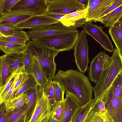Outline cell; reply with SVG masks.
<instances>
[{
    "label": "cell",
    "mask_w": 122,
    "mask_h": 122,
    "mask_svg": "<svg viewBox=\"0 0 122 122\" xmlns=\"http://www.w3.org/2000/svg\"><path fill=\"white\" fill-rule=\"evenodd\" d=\"M79 33L63 34L31 40L40 45L54 49L59 52L68 51L74 49Z\"/></svg>",
    "instance_id": "obj_4"
},
{
    "label": "cell",
    "mask_w": 122,
    "mask_h": 122,
    "mask_svg": "<svg viewBox=\"0 0 122 122\" xmlns=\"http://www.w3.org/2000/svg\"><path fill=\"white\" fill-rule=\"evenodd\" d=\"M65 106L61 122L71 121L72 116L76 110L81 106L76 99L70 94L66 93Z\"/></svg>",
    "instance_id": "obj_17"
},
{
    "label": "cell",
    "mask_w": 122,
    "mask_h": 122,
    "mask_svg": "<svg viewBox=\"0 0 122 122\" xmlns=\"http://www.w3.org/2000/svg\"><path fill=\"white\" fill-rule=\"evenodd\" d=\"M0 122H4L8 111L6 110L5 103L0 104Z\"/></svg>",
    "instance_id": "obj_42"
},
{
    "label": "cell",
    "mask_w": 122,
    "mask_h": 122,
    "mask_svg": "<svg viewBox=\"0 0 122 122\" xmlns=\"http://www.w3.org/2000/svg\"><path fill=\"white\" fill-rule=\"evenodd\" d=\"M20 0H0V15L11 11Z\"/></svg>",
    "instance_id": "obj_36"
},
{
    "label": "cell",
    "mask_w": 122,
    "mask_h": 122,
    "mask_svg": "<svg viewBox=\"0 0 122 122\" xmlns=\"http://www.w3.org/2000/svg\"><path fill=\"white\" fill-rule=\"evenodd\" d=\"M46 1L47 11L59 14L66 15L87 8L76 0H46Z\"/></svg>",
    "instance_id": "obj_8"
},
{
    "label": "cell",
    "mask_w": 122,
    "mask_h": 122,
    "mask_svg": "<svg viewBox=\"0 0 122 122\" xmlns=\"http://www.w3.org/2000/svg\"><path fill=\"white\" fill-rule=\"evenodd\" d=\"M65 106V100L55 103L51 111L52 117L59 122H61Z\"/></svg>",
    "instance_id": "obj_30"
},
{
    "label": "cell",
    "mask_w": 122,
    "mask_h": 122,
    "mask_svg": "<svg viewBox=\"0 0 122 122\" xmlns=\"http://www.w3.org/2000/svg\"><path fill=\"white\" fill-rule=\"evenodd\" d=\"M43 89L49 101L51 110L55 104L53 81L51 80L48 81L45 88Z\"/></svg>",
    "instance_id": "obj_35"
},
{
    "label": "cell",
    "mask_w": 122,
    "mask_h": 122,
    "mask_svg": "<svg viewBox=\"0 0 122 122\" xmlns=\"http://www.w3.org/2000/svg\"><path fill=\"white\" fill-rule=\"evenodd\" d=\"M33 15L29 12L11 10L0 15V25L14 28L17 25Z\"/></svg>",
    "instance_id": "obj_15"
},
{
    "label": "cell",
    "mask_w": 122,
    "mask_h": 122,
    "mask_svg": "<svg viewBox=\"0 0 122 122\" xmlns=\"http://www.w3.org/2000/svg\"><path fill=\"white\" fill-rule=\"evenodd\" d=\"M112 86L115 96L122 100V72L115 79Z\"/></svg>",
    "instance_id": "obj_33"
},
{
    "label": "cell",
    "mask_w": 122,
    "mask_h": 122,
    "mask_svg": "<svg viewBox=\"0 0 122 122\" xmlns=\"http://www.w3.org/2000/svg\"><path fill=\"white\" fill-rule=\"evenodd\" d=\"M38 85L34 76L31 75H27V77L21 88L15 94L14 98L24 93Z\"/></svg>",
    "instance_id": "obj_31"
},
{
    "label": "cell",
    "mask_w": 122,
    "mask_h": 122,
    "mask_svg": "<svg viewBox=\"0 0 122 122\" xmlns=\"http://www.w3.org/2000/svg\"><path fill=\"white\" fill-rule=\"evenodd\" d=\"M27 76V75L24 73L20 74L18 76L14 88L13 98L15 93L22 87L26 79Z\"/></svg>",
    "instance_id": "obj_38"
},
{
    "label": "cell",
    "mask_w": 122,
    "mask_h": 122,
    "mask_svg": "<svg viewBox=\"0 0 122 122\" xmlns=\"http://www.w3.org/2000/svg\"><path fill=\"white\" fill-rule=\"evenodd\" d=\"M43 15L58 20L65 15L49 11L46 12Z\"/></svg>",
    "instance_id": "obj_43"
},
{
    "label": "cell",
    "mask_w": 122,
    "mask_h": 122,
    "mask_svg": "<svg viewBox=\"0 0 122 122\" xmlns=\"http://www.w3.org/2000/svg\"><path fill=\"white\" fill-rule=\"evenodd\" d=\"M22 73L20 70L17 69L14 71L7 79L5 84L0 87V104L3 103L4 98L18 75Z\"/></svg>",
    "instance_id": "obj_27"
},
{
    "label": "cell",
    "mask_w": 122,
    "mask_h": 122,
    "mask_svg": "<svg viewBox=\"0 0 122 122\" xmlns=\"http://www.w3.org/2000/svg\"><path fill=\"white\" fill-rule=\"evenodd\" d=\"M26 115L25 114L22 116L15 122H26Z\"/></svg>",
    "instance_id": "obj_46"
},
{
    "label": "cell",
    "mask_w": 122,
    "mask_h": 122,
    "mask_svg": "<svg viewBox=\"0 0 122 122\" xmlns=\"http://www.w3.org/2000/svg\"><path fill=\"white\" fill-rule=\"evenodd\" d=\"M122 16V5L106 16L96 21L103 24L106 27H110L114 25Z\"/></svg>",
    "instance_id": "obj_22"
},
{
    "label": "cell",
    "mask_w": 122,
    "mask_h": 122,
    "mask_svg": "<svg viewBox=\"0 0 122 122\" xmlns=\"http://www.w3.org/2000/svg\"><path fill=\"white\" fill-rule=\"evenodd\" d=\"M94 99L77 109L72 116L71 122H84L88 113L95 103Z\"/></svg>",
    "instance_id": "obj_23"
},
{
    "label": "cell",
    "mask_w": 122,
    "mask_h": 122,
    "mask_svg": "<svg viewBox=\"0 0 122 122\" xmlns=\"http://www.w3.org/2000/svg\"><path fill=\"white\" fill-rule=\"evenodd\" d=\"M83 27L85 33L92 37L106 50L111 52L113 51L114 47L108 36L103 31V27L89 22L86 23Z\"/></svg>",
    "instance_id": "obj_10"
},
{
    "label": "cell",
    "mask_w": 122,
    "mask_h": 122,
    "mask_svg": "<svg viewBox=\"0 0 122 122\" xmlns=\"http://www.w3.org/2000/svg\"><path fill=\"white\" fill-rule=\"evenodd\" d=\"M24 54H7L8 64L11 73L17 69L24 67Z\"/></svg>",
    "instance_id": "obj_28"
},
{
    "label": "cell",
    "mask_w": 122,
    "mask_h": 122,
    "mask_svg": "<svg viewBox=\"0 0 122 122\" xmlns=\"http://www.w3.org/2000/svg\"><path fill=\"white\" fill-rule=\"evenodd\" d=\"M30 38L27 33L23 30H15L12 34L5 35L0 33V40L23 45H26Z\"/></svg>",
    "instance_id": "obj_19"
},
{
    "label": "cell",
    "mask_w": 122,
    "mask_h": 122,
    "mask_svg": "<svg viewBox=\"0 0 122 122\" xmlns=\"http://www.w3.org/2000/svg\"><path fill=\"white\" fill-rule=\"evenodd\" d=\"M28 12L33 15H43L47 11L46 0H20L11 10Z\"/></svg>",
    "instance_id": "obj_11"
},
{
    "label": "cell",
    "mask_w": 122,
    "mask_h": 122,
    "mask_svg": "<svg viewBox=\"0 0 122 122\" xmlns=\"http://www.w3.org/2000/svg\"><path fill=\"white\" fill-rule=\"evenodd\" d=\"M33 62V59L32 54L27 49L24 54V63L25 71L27 75H31Z\"/></svg>",
    "instance_id": "obj_34"
},
{
    "label": "cell",
    "mask_w": 122,
    "mask_h": 122,
    "mask_svg": "<svg viewBox=\"0 0 122 122\" xmlns=\"http://www.w3.org/2000/svg\"><path fill=\"white\" fill-rule=\"evenodd\" d=\"M108 32L122 56V26L117 22L109 28Z\"/></svg>",
    "instance_id": "obj_20"
},
{
    "label": "cell",
    "mask_w": 122,
    "mask_h": 122,
    "mask_svg": "<svg viewBox=\"0 0 122 122\" xmlns=\"http://www.w3.org/2000/svg\"><path fill=\"white\" fill-rule=\"evenodd\" d=\"M14 28L0 25V33L5 35H9L13 34L15 32Z\"/></svg>",
    "instance_id": "obj_41"
},
{
    "label": "cell",
    "mask_w": 122,
    "mask_h": 122,
    "mask_svg": "<svg viewBox=\"0 0 122 122\" xmlns=\"http://www.w3.org/2000/svg\"><path fill=\"white\" fill-rule=\"evenodd\" d=\"M86 34L83 29L79 32L74 53L77 66L80 72L84 73L87 69L89 62L88 46Z\"/></svg>",
    "instance_id": "obj_5"
},
{
    "label": "cell",
    "mask_w": 122,
    "mask_h": 122,
    "mask_svg": "<svg viewBox=\"0 0 122 122\" xmlns=\"http://www.w3.org/2000/svg\"><path fill=\"white\" fill-rule=\"evenodd\" d=\"M27 102L13 110L8 111L4 122H15L21 117L26 114L28 109Z\"/></svg>",
    "instance_id": "obj_26"
},
{
    "label": "cell",
    "mask_w": 122,
    "mask_h": 122,
    "mask_svg": "<svg viewBox=\"0 0 122 122\" xmlns=\"http://www.w3.org/2000/svg\"><path fill=\"white\" fill-rule=\"evenodd\" d=\"M27 33L31 40L37 38L79 32L76 28L66 26L60 22L40 28L30 29Z\"/></svg>",
    "instance_id": "obj_6"
},
{
    "label": "cell",
    "mask_w": 122,
    "mask_h": 122,
    "mask_svg": "<svg viewBox=\"0 0 122 122\" xmlns=\"http://www.w3.org/2000/svg\"><path fill=\"white\" fill-rule=\"evenodd\" d=\"M27 93H25L5 102L6 110L8 111L13 110L27 102Z\"/></svg>",
    "instance_id": "obj_29"
},
{
    "label": "cell",
    "mask_w": 122,
    "mask_h": 122,
    "mask_svg": "<svg viewBox=\"0 0 122 122\" xmlns=\"http://www.w3.org/2000/svg\"><path fill=\"white\" fill-rule=\"evenodd\" d=\"M68 122H71V121H69Z\"/></svg>",
    "instance_id": "obj_49"
},
{
    "label": "cell",
    "mask_w": 122,
    "mask_h": 122,
    "mask_svg": "<svg viewBox=\"0 0 122 122\" xmlns=\"http://www.w3.org/2000/svg\"><path fill=\"white\" fill-rule=\"evenodd\" d=\"M50 122H59L57 120L51 117V119Z\"/></svg>",
    "instance_id": "obj_48"
},
{
    "label": "cell",
    "mask_w": 122,
    "mask_h": 122,
    "mask_svg": "<svg viewBox=\"0 0 122 122\" xmlns=\"http://www.w3.org/2000/svg\"><path fill=\"white\" fill-rule=\"evenodd\" d=\"M0 49L5 54L24 53L27 49L26 44L23 45L0 40Z\"/></svg>",
    "instance_id": "obj_18"
},
{
    "label": "cell",
    "mask_w": 122,
    "mask_h": 122,
    "mask_svg": "<svg viewBox=\"0 0 122 122\" xmlns=\"http://www.w3.org/2000/svg\"><path fill=\"white\" fill-rule=\"evenodd\" d=\"M112 62L102 72L94 88L95 102L101 99L104 102L106 96L115 79L122 70V59L118 50L114 49L111 56Z\"/></svg>",
    "instance_id": "obj_2"
},
{
    "label": "cell",
    "mask_w": 122,
    "mask_h": 122,
    "mask_svg": "<svg viewBox=\"0 0 122 122\" xmlns=\"http://www.w3.org/2000/svg\"><path fill=\"white\" fill-rule=\"evenodd\" d=\"M53 81L55 104L56 103L63 100L65 99L64 94L65 90L58 82L54 80Z\"/></svg>",
    "instance_id": "obj_37"
},
{
    "label": "cell",
    "mask_w": 122,
    "mask_h": 122,
    "mask_svg": "<svg viewBox=\"0 0 122 122\" xmlns=\"http://www.w3.org/2000/svg\"><path fill=\"white\" fill-rule=\"evenodd\" d=\"M59 22L58 20L43 15H33L17 25L14 28L15 30L37 29Z\"/></svg>",
    "instance_id": "obj_13"
},
{
    "label": "cell",
    "mask_w": 122,
    "mask_h": 122,
    "mask_svg": "<svg viewBox=\"0 0 122 122\" xmlns=\"http://www.w3.org/2000/svg\"><path fill=\"white\" fill-rule=\"evenodd\" d=\"M9 68L7 54L0 56V87L5 83L7 79L11 74Z\"/></svg>",
    "instance_id": "obj_25"
},
{
    "label": "cell",
    "mask_w": 122,
    "mask_h": 122,
    "mask_svg": "<svg viewBox=\"0 0 122 122\" xmlns=\"http://www.w3.org/2000/svg\"><path fill=\"white\" fill-rule=\"evenodd\" d=\"M87 8L65 15L58 20L64 25L76 28L83 26L86 22Z\"/></svg>",
    "instance_id": "obj_16"
},
{
    "label": "cell",
    "mask_w": 122,
    "mask_h": 122,
    "mask_svg": "<svg viewBox=\"0 0 122 122\" xmlns=\"http://www.w3.org/2000/svg\"><path fill=\"white\" fill-rule=\"evenodd\" d=\"M38 85L25 92L27 93L28 95V106L26 115V122H28L30 119L37 103L38 98Z\"/></svg>",
    "instance_id": "obj_21"
},
{
    "label": "cell",
    "mask_w": 122,
    "mask_h": 122,
    "mask_svg": "<svg viewBox=\"0 0 122 122\" xmlns=\"http://www.w3.org/2000/svg\"><path fill=\"white\" fill-rule=\"evenodd\" d=\"M79 2L87 7L89 0H76Z\"/></svg>",
    "instance_id": "obj_45"
},
{
    "label": "cell",
    "mask_w": 122,
    "mask_h": 122,
    "mask_svg": "<svg viewBox=\"0 0 122 122\" xmlns=\"http://www.w3.org/2000/svg\"><path fill=\"white\" fill-rule=\"evenodd\" d=\"M112 62L111 56L104 52H99L91 63L89 76L91 81L96 84L103 71L110 66Z\"/></svg>",
    "instance_id": "obj_9"
},
{
    "label": "cell",
    "mask_w": 122,
    "mask_h": 122,
    "mask_svg": "<svg viewBox=\"0 0 122 122\" xmlns=\"http://www.w3.org/2000/svg\"></svg>",
    "instance_id": "obj_51"
},
{
    "label": "cell",
    "mask_w": 122,
    "mask_h": 122,
    "mask_svg": "<svg viewBox=\"0 0 122 122\" xmlns=\"http://www.w3.org/2000/svg\"><path fill=\"white\" fill-rule=\"evenodd\" d=\"M122 5V0H115V2L101 15L98 19L106 16Z\"/></svg>",
    "instance_id": "obj_40"
},
{
    "label": "cell",
    "mask_w": 122,
    "mask_h": 122,
    "mask_svg": "<svg viewBox=\"0 0 122 122\" xmlns=\"http://www.w3.org/2000/svg\"><path fill=\"white\" fill-rule=\"evenodd\" d=\"M121 72H122V71H121Z\"/></svg>",
    "instance_id": "obj_50"
},
{
    "label": "cell",
    "mask_w": 122,
    "mask_h": 122,
    "mask_svg": "<svg viewBox=\"0 0 122 122\" xmlns=\"http://www.w3.org/2000/svg\"><path fill=\"white\" fill-rule=\"evenodd\" d=\"M38 93L37 103L28 122H40L51 112V108L49 101L43 88L39 85L38 86Z\"/></svg>",
    "instance_id": "obj_12"
},
{
    "label": "cell",
    "mask_w": 122,
    "mask_h": 122,
    "mask_svg": "<svg viewBox=\"0 0 122 122\" xmlns=\"http://www.w3.org/2000/svg\"><path fill=\"white\" fill-rule=\"evenodd\" d=\"M33 57V62L31 75L35 78L39 85L44 89L47 84L48 80L45 74L40 68L36 59Z\"/></svg>",
    "instance_id": "obj_24"
},
{
    "label": "cell",
    "mask_w": 122,
    "mask_h": 122,
    "mask_svg": "<svg viewBox=\"0 0 122 122\" xmlns=\"http://www.w3.org/2000/svg\"><path fill=\"white\" fill-rule=\"evenodd\" d=\"M115 0H89L86 22H96Z\"/></svg>",
    "instance_id": "obj_14"
},
{
    "label": "cell",
    "mask_w": 122,
    "mask_h": 122,
    "mask_svg": "<svg viewBox=\"0 0 122 122\" xmlns=\"http://www.w3.org/2000/svg\"><path fill=\"white\" fill-rule=\"evenodd\" d=\"M106 120L96 114V112L91 109L88 113L84 122H106Z\"/></svg>",
    "instance_id": "obj_39"
},
{
    "label": "cell",
    "mask_w": 122,
    "mask_h": 122,
    "mask_svg": "<svg viewBox=\"0 0 122 122\" xmlns=\"http://www.w3.org/2000/svg\"><path fill=\"white\" fill-rule=\"evenodd\" d=\"M92 110L95 111L97 115L106 120L107 111L104 102L102 100H97L93 105Z\"/></svg>",
    "instance_id": "obj_32"
},
{
    "label": "cell",
    "mask_w": 122,
    "mask_h": 122,
    "mask_svg": "<svg viewBox=\"0 0 122 122\" xmlns=\"http://www.w3.org/2000/svg\"><path fill=\"white\" fill-rule=\"evenodd\" d=\"M51 117V115L50 113L45 116L40 122H50Z\"/></svg>",
    "instance_id": "obj_44"
},
{
    "label": "cell",
    "mask_w": 122,
    "mask_h": 122,
    "mask_svg": "<svg viewBox=\"0 0 122 122\" xmlns=\"http://www.w3.org/2000/svg\"><path fill=\"white\" fill-rule=\"evenodd\" d=\"M117 23L122 26V16L117 22Z\"/></svg>",
    "instance_id": "obj_47"
},
{
    "label": "cell",
    "mask_w": 122,
    "mask_h": 122,
    "mask_svg": "<svg viewBox=\"0 0 122 122\" xmlns=\"http://www.w3.org/2000/svg\"><path fill=\"white\" fill-rule=\"evenodd\" d=\"M27 49L36 59L48 81L53 79L56 64L55 58L59 52L54 49L40 45L32 41L26 44Z\"/></svg>",
    "instance_id": "obj_3"
},
{
    "label": "cell",
    "mask_w": 122,
    "mask_h": 122,
    "mask_svg": "<svg viewBox=\"0 0 122 122\" xmlns=\"http://www.w3.org/2000/svg\"><path fill=\"white\" fill-rule=\"evenodd\" d=\"M53 79L59 83L66 93L71 95L81 106L92 99L94 88L88 78L82 72L72 69L66 71L60 69Z\"/></svg>",
    "instance_id": "obj_1"
},
{
    "label": "cell",
    "mask_w": 122,
    "mask_h": 122,
    "mask_svg": "<svg viewBox=\"0 0 122 122\" xmlns=\"http://www.w3.org/2000/svg\"><path fill=\"white\" fill-rule=\"evenodd\" d=\"M104 102L107 111L106 122H122V100L115 96L112 86Z\"/></svg>",
    "instance_id": "obj_7"
}]
</instances>
